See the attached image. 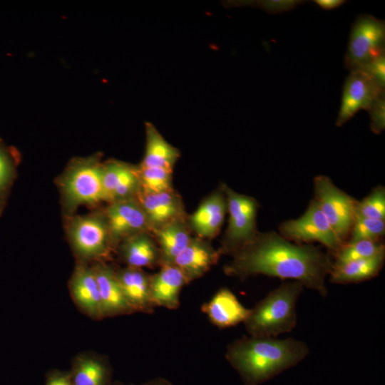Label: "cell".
<instances>
[{
    "instance_id": "cell-1",
    "label": "cell",
    "mask_w": 385,
    "mask_h": 385,
    "mask_svg": "<svg viewBox=\"0 0 385 385\" xmlns=\"http://www.w3.org/2000/svg\"><path fill=\"white\" fill-rule=\"evenodd\" d=\"M225 273L245 279L264 274L300 282L304 287L327 294L325 279L333 266L330 257L312 245L293 244L275 232H257L233 254Z\"/></svg>"
},
{
    "instance_id": "cell-2",
    "label": "cell",
    "mask_w": 385,
    "mask_h": 385,
    "mask_svg": "<svg viewBox=\"0 0 385 385\" xmlns=\"http://www.w3.org/2000/svg\"><path fill=\"white\" fill-rule=\"evenodd\" d=\"M308 354L307 345L293 338L249 336L231 342L225 358L246 385H258L296 365Z\"/></svg>"
},
{
    "instance_id": "cell-3",
    "label": "cell",
    "mask_w": 385,
    "mask_h": 385,
    "mask_svg": "<svg viewBox=\"0 0 385 385\" xmlns=\"http://www.w3.org/2000/svg\"><path fill=\"white\" fill-rule=\"evenodd\" d=\"M303 288L300 282L292 281L270 292L244 322L250 336L277 337L290 332L297 324L296 304Z\"/></svg>"
},
{
    "instance_id": "cell-4",
    "label": "cell",
    "mask_w": 385,
    "mask_h": 385,
    "mask_svg": "<svg viewBox=\"0 0 385 385\" xmlns=\"http://www.w3.org/2000/svg\"><path fill=\"white\" fill-rule=\"evenodd\" d=\"M95 154L73 159L58 180L63 204L68 212L82 205L105 201L102 183L103 163Z\"/></svg>"
},
{
    "instance_id": "cell-5",
    "label": "cell",
    "mask_w": 385,
    "mask_h": 385,
    "mask_svg": "<svg viewBox=\"0 0 385 385\" xmlns=\"http://www.w3.org/2000/svg\"><path fill=\"white\" fill-rule=\"evenodd\" d=\"M67 235L78 261L103 262L113 245L105 215L88 214L70 217Z\"/></svg>"
},
{
    "instance_id": "cell-6",
    "label": "cell",
    "mask_w": 385,
    "mask_h": 385,
    "mask_svg": "<svg viewBox=\"0 0 385 385\" xmlns=\"http://www.w3.org/2000/svg\"><path fill=\"white\" fill-rule=\"evenodd\" d=\"M222 189L227 200L229 222L222 246L218 251L220 254L232 255L250 242L257 233L258 204L255 198L237 193L227 185L222 186Z\"/></svg>"
},
{
    "instance_id": "cell-7",
    "label": "cell",
    "mask_w": 385,
    "mask_h": 385,
    "mask_svg": "<svg viewBox=\"0 0 385 385\" xmlns=\"http://www.w3.org/2000/svg\"><path fill=\"white\" fill-rule=\"evenodd\" d=\"M313 199L338 237L345 242L356 215L357 200L338 188L332 180L319 175L314 179Z\"/></svg>"
},
{
    "instance_id": "cell-8",
    "label": "cell",
    "mask_w": 385,
    "mask_h": 385,
    "mask_svg": "<svg viewBox=\"0 0 385 385\" xmlns=\"http://www.w3.org/2000/svg\"><path fill=\"white\" fill-rule=\"evenodd\" d=\"M385 22L363 14L354 21L345 55V66L350 71L361 68L385 53Z\"/></svg>"
},
{
    "instance_id": "cell-9",
    "label": "cell",
    "mask_w": 385,
    "mask_h": 385,
    "mask_svg": "<svg viewBox=\"0 0 385 385\" xmlns=\"http://www.w3.org/2000/svg\"><path fill=\"white\" fill-rule=\"evenodd\" d=\"M279 230V235L289 241L319 242L334 253L345 243L333 230L314 200L301 217L283 222Z\"/></svg>"
},
{
    "instance_id": "cell-10",
    "label": "cell",
    "mask_w": 385,
    "mask_h": 385,
    "mask_svg": "<svg viewBox=\"0 0 385 385\" xmlns=\"http://www.w3.org/2000/svg\"><path fill=\"white\" fill-rule=\"evenodd\" d=\"M383 93L384 88L379 87L364 71H350L344 83L336 125L342 126L361 110L367 111Z\"/></svg>"
},
{
    "instance_id": "cell-11",
    "label": "cell",
    "mask_w": 385,
    "mask_h": 385,
    "mask_svg": "<svg viewBox=\"0 0 385 385\" xmlns=\"http://www.w3.org/2000/svg\"><path fill=\"white\" fill-rule=\"evenodd\" d=\"M105 217L113 245L150 229L146 215L135 198L110 203Z\"/></svg>"
},
{
    "instance_id": "cell-12",
    "label": "cell",
    "mask_w": 385,
    "mask_h": 385,
    "mask_svg": "<svg viewBox=\"0 0 385 385\" xmlns=\"http://www.w3.org/2000/svg\"><path fill=\"white\" fill-rule=\"evenodd\" d=\"M68 287L72 299L83 314L93 319H105L92 267L78 261L70 278Z\"/></svg>"
},
{
    "instance_id": "cell-13",
    "label": "cell",
    "mask_w": 385,
    "mask_h": 385,
    "mask_svg": "<svg viewBox=\"0 0 385 385\" xmlns=\"http://www.w3.org/2000/svg\"><path fill=\"white\" fill-rule=\"evenodd\" d=\"M210 322L219 328H227L243 322L250 314L235 294L227 288H221L201 306Z\"/></svg>"
},
{
    "instance_id": "cell-14",
    "label": "cell",
    "mask_w": 385,
    "mask_h": 385,
    "mask_svg": "<svg viewBox=\"0 0 385 385\" xmlns=\"http://www.w3.org/2000/svg\"><path fill=\"white\" fill-rule=\"evenodd\" d=\"M220 253L202 238H191L173 265L183 274L188 283L203 276L217 263Z\"/></svg>"
},
{
    "instance_id": "cell-15",
    "label": "cell",
    "mask_w": 385,
    "mask_h": 385,
    "mask_svg": "<svg viewBox=\"0 0 385 385\" xmlns=\"http://www.w3.org/2000/svg\"><path fill=\"white\" fill-rule=\"evenodd\" d=\"M100 292L105 318L135 313L127 302L115 271L103 262L91 266Z\"/></svg>"
},
{
    "instance_id": "cell-16",
    "label": "cell",
    "mask_w": 385,
    "mask_h": 385,
    "mask_svg": "<svg viewBox=\"0 0 385 385\" xmlns=\"http://www.w3.org/2000/svg\"><path fill=\"white\" fill-rule=\"evenodd\" d=\"M150 275V291L155 306L175 309L180 306V294L188 284L181 271L174 265H165Z\"/></svg>"
},
{
    "instance_id": "cell-17",
    "label": "cell",
    "mask_w": 385,
    "mask_h": 385,
    "mask_svg": "<svg viewBox=\"0 0 385 385\" xmlns=\"http://www.w3.org/2000/svg\"><path fill=\"white\" fill-rule=\"evenodd\" d=\"M68 371L73 385H112L113 381L108 359L93 352L76 355Z\"/></svg>"
},
{
    "instance_id": "cell-18",
    "label": "cell",
    "mask_w": 385,
    "mask_h": 385,
    "mask_svg": "<svg viewBox=\"0 0 385 385\" xmlns=\"http://www.w3.org/2000/svg\"><path fill=\"white\" fill-rule=\"evenodd\" d=\"M148 220L150 229L154 230L172 221L181 219L183 207L180 198L172 190L137 195Z\"/></svg>"
},
{
    "instance_id": "cell-19",
    "label": "cell",
    "mask_w": 385,
    "mask_h": 385,
    "mask_svg": "<svg viewBox=\"0 0 385 385\" xmlns=\"http://www.w3.org/2000/svg\"><path fill=\"white\" fill-rule=\"evenodd\" d=\"M116 276L124 297L134 312L153 313L155 306L150 297V275L143 269L127 266L116 271Z\"/></svg>"
},
{
    "instance_id": "cell-20",
    "label": "cell",
    "mask_w": 385,
    "mask_h": 385,
    "mask_svg": "<svg viewBox=\"0 0 385 385\" xmlns=\"http://www.w3.org/2000/svg\"><path fill=\"white\" fill-rule=\"evenodd\" d=\"M227 210L223 189L207 197L191 215L192 228L200 238H212L220 231Z\"/></svg>"
},
{
    "instance_id": "cell-21",
    "label": "cell",
    "mask_w": 385,
    "mask_h": 385,
    "mask_svg": "<svg viewBox=\"0 0 385 385\" xmlns=\"http://www.w3.org/2000/svg\"><path fill=\"white\" fill-rule=\"evenodd\" d=\"M179 157L178 149L170 144L153 124L145 123V149L140 168H162L173 170Z\"/></svg>"
},
{
    "instance_id": "cell-22",
    "label": "cell",
    "mask_w": 385,
    "mask_h": 385,
    "mask_svg": "<svg viewBox=\"0 0 385 385\" xmlns=\"http://www.w3.org/2000/svg\"><path fill=\"white\" fill-rule=\"evenodd\" d=\"M385 254L373 257L333 263L329 274V282L335 284L356 283L371 279L381 270Z\"/></svg>"
},
{
    "instance_id": "cell-23",
    "label": "cell",
    "mask_w": 385,
    "mask_h": 385,
    "mask_svg": "<svg viewBox=\"0 0 385 385\" xmlns=\"http://www.w3.org/2000/svg\"><path fill=\"white\" fill-rule=\"evenodd\" d=\"M154 231L159 245L158 264L160 266L173 265L192 238L181 219L167 223Z\"/></svg>"
},
{
    "instance_id": "cell-24",
    "label": "cell",
    "mask_w": 385,
    "mask_h": 385,
    "mask_svg": "<svg viewBox=\"0 0 385 385\" xmlns=\"http://www.w3.org/2000/svg\"><path fill=\"white\" fill-rule=\"evenodd\" d=\"M120 254L128 267L142 269L152 267L159 263L158 247L146 232L123 240Z\"/></svg>"
},
{
    "instance_id": "cell-25",
    "label": "cell",
    "mask_w": 385,
    "mask_h": 385,
    "mask_svg": "<svg viewBox=\"0 0 385 385\" xmlns=\"http://www.w3.org/2000/svg\"><path fill=\"white\" fill-rule=\"evenodd\" d=\"M19 159V152L0 140V215L5 208L16 178Z\"/></svg>"
},
{
    "instance_id": "cell-26",
    "label": "cell",
    "mask_w": 385,
    "mask_h": 385,
    "mask_svg": "<svg viewBox=\"0 0 385 385\" xmlns=\"http://www.w3.org/2000/svg\"><path fill=\"white\" fill-rule=\"evenodd\" d=\"M334 254V262L342 263L385 254V247L379 240H359L345 242Z\"/></svg>"
},
{
    "instance_id": "cell-27",
    "label": "cell",
    "mask_w": 385,
    "mask_h": 385,
    "mask_svg": "<svg viewBox=\"0 0 385 385\" xmlns=\"http://www.w3.org/2000/svg\"><path fill=\"white\" fill-rule=\"evenodd\" d=\"M138 171L142 192L159 193L172 190L173 170L162 168H139Z\"/></svg>"
},
{
    "instance_id": "cell-28",
    "label": "cell",
    "mask_w": 385,
    "mask_h": 385,
    "mask_svg": "<svg viewBox=\"0 0 385 385\" xmlns=\"http://www.w3.org/2000/svg\"><path fill=\"white\" fill-rule=\"evenodd\" d=\"M356 216L372 219H385V188H374L362 200L357 201Z\"/></svg>"
},
{
    "instance_id": "cell-29",
    "label": "cell",
    "mask_w": 385,
    "mask_h": 385,
    "mask_svg": "<svg viewBox=\"0 0 385 385\" xmlns=\"http://www.w3.org/2000/svg\"><path fill=\"white\" fill-rule=\"evenodd\" d=\"M384 220L356 216L349 233L350 241L379 239L384 235Z\"/></svg>"
},
{
    "instance_id": "cell-30",
    "label": "cell",
    "mask_w": 385,
    "mask_h": 385,
    "mask_svg": "<svg viewBox=\"0 0 385 385\" xmlns=\"http://www.w3.org/2000/svg\"><path fill=\"white\" fill-rule=\"evenodd\" d=\"M370 115V128L375 134H381L385 128V93L381 95L367 111Z\"/></svg>"
},
{
    "instance_id": "cell-31",
    "label": "cell",
    "mask_w": 385,
    "mask_h": 385,
    "mask_svg": "<svg viewBox=\"0 0 385 385\" xmlns=\"http://www.w3.org/2000/svg\"><path fill=\"white\" fill-rule=\"evenodd\" d=\"M356 70H361L379 87L382 88H385V53L371 60L361 68Z\"/></svg>"
},
{
    "instance_id": "cell-32",
    "label": "cell",
    "mask_w": 385,
    "mask_h": 385,
    "mask_svg": "<svg viewBox=\"0 0 385 385\" xmlns=\"http://www.w3.org/2000/svg\"><path fill=\"white\" fill-rule=\"evenodd\" d=\"M303 2L297 0H267L257 1L256 4L269 14H277L290 11Z\"/></svg>"
},
{
    "instance_id": "cell-33",
    "label": "cell",
    "mask_w": 385,
    "mask_h": 385,
    "mask_svg": "<svg viewBox=\"0 0 385 385\" xmlns=\"http://www.w3.org/2000/svg\"><path fill=\"white\" fill-rule=\"evenodd\" d=\"M44 385H73L69 371L53 369L48 371L45 375Z\"/></svg>"
},
{
    "instance_id": "cell-34",
    "label": "cell",
    "mask_w": 385,
    "mask_h": 385,
    "mask_svg": "<svg viewBox=\"0 0 385 385\" xmlns=\"http://www.w3.org/2000/svg\"><path fill=\"white\" fill-rule=\"evenodd\" d=\"M314 2L321 9L324 10H332L341 6L346 2L344 0H314Z\"/></svg>"
},
{
    "instance_id": "cell-35",
    "label": "cell",
    "mask_w": 385,
    "mask_h": 385,
    "mask_svg": "<svg viewBox=\"0 0 385 385\" xmlns=\"http://www.w3.org/2000/svg\"><path fill=\"white\" fill-rule=\"evenodd\" d=\"M137 385H173V384L169 381L166 380L165 379L158 377V378H155L150 381H148L146 382H144L143 384H137Z\"/></svg>"
},
{
    "instance_id": "cell-36",
    "label": "cell",
    "mask_w": 385,
    "mask_h": 385,
    "mask_svg": "<svg viewBox=\"0 0 385 385\" xmlns=\"http://www.w3.org/2000/svg\"><path fill=\"white\" fill-rule=\"evenodd\" d=\"M112 385H134V384H126L120 381H113Z\"/></svg>"
}]
</instances>
